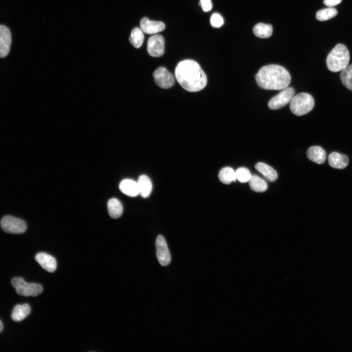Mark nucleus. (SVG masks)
I'll return each instance as SVG.
<instances>
[{"label": "nucleus", "instance_id": "15", "mask_svg": "<svg viewBox=\"0 0 352 352\" xmlns=\"http://www.w3.org/2000/svg\"><path fill=\"white\" fill-rule=\"evenodd\" d=\"M308 158L311 161L321 164L326 159V153L321 147L313 146L309 147L307 151Z\"/></svg>", "mask_w": 352, "mask_h": 352}, {"label": "nucleus", "instance_id": "20", "mask_svg": "<svg viewBox=\"0 0 352 352\" xmlns=\"http://www.w3.org/2000/svg\"><path fill=\"white\" fill-rule=\"evenodd\" d=\"M108 211L110 217L113 219L119 218L123 212V206L121 202L116 198L109 200L107 203Z\"/></svg>", "mask_w": 352, "mask_h": 352}, {"label": "nucleus", "instance_id": "30", "mask_svg": "<svg viewBox=\"0 0 352 352\" xmlns=\"http://www.w3.org/2000/svg\"><path fill=\"white\" fill-rule=\"evenodd\" d=\"M342 0H324V4L330 7H333L341 3Z\"/></svg>", "mask_w": 352, "mask_h": 352}, {"label": "nucleus", "instance_id": "24", "mask_svg": "<svg viewBox=\"0 0 352 352\" xmlns=\"http://www.w3.org/2000/svg\"><path fill=\"white\" fill-rule=\"evenodd\" d=\"M340 77L342 84L352 91V65H348L341 70Z\"/></svg>", "mask_w": 352, "mask_h": 352}, {"label": "nucleus", "instance_id": "11", "mask_svg": "<svg viewBox=\"0 0 352 352\" xmlns=\"http://www.w3.org/2000/svg\"><path fill=\"white\" fill-rule=\"evenodd\" d=\"M11 34L9 29L3 25H0V58L8 54L11 44Z\"/></svg>", "mask_w": 352, "mask_h": 352}, {"label": "nucleus", "instance_id": "7", "mask_svg": "<svg viewBox=\"0 0 352 352\" xmlns=\"http://www.w3.org/2000/svg\"><path fill=\"white\" fill-rule=\"evenodd\" d=\"M295 94L292 87H287L273 97L268 102V106L271 110L281 108L290 102Z\"/></svg>", "mask_w": 352, "mask_h": 352}, {"label": "nucleus", "instance_id": "3", "mask_svg": "<svg viewBox=\"0 0 352 352\" xmlns=\"http://www.w3.org/2000/svg\"><path fill=\"white\" fill-rule=\"evenodd\" d=\"M350 59V53L346 46L338 44L328 54L326 65L332 72L340 71L348 65Z\"/></svg>", "mask_w": 352, "mask_h": 352}, {"label": "nucleus", "instance_id": "13", "mask_svg": "<svg viewBox=\"0 0 352 352\" xmlns=\"http://www.w3.org/2000/svg\"><path fill=\"white\" fill-rule=\"evenodd\" d=\"M35 260L44 269L48 272H53L56 269V259L47 253L44 252L37 253L35 256Z\"/></svg>", "mask_w": 352, "mask_h": 352}, {"label": "nucleus", "instance_id": "12", "mask_svg": "<svg viewBox=\"0 0 352 352\" xmlns=\"http://www.w3.org/2000/svg\"><path fill=\"white\" fill-rule=\"evenodd\" d=\"M140 29L147 34L156 33L164 30L165 24L160 21H150L146 17L143 18L140 21Z\"/></svg>", "mask_w": 352, "mask_h": 352}, {"label": "nucleus", "instance_id": "23", "mask_svg": "<svg viewBox=\"0 0 352 352\" xmlns=\"http://www.w3.org/2000/svg\"><path fill=\"white\" fill-rule=\"evenodd\" d=\"M220 181L224 184H228L237 179L235 172L230 167H224L220 170L219 174Z\"/></svg>", "mask_w": 352, "mask_h": 352}, {"label": "nucleus", "instance_id": "5", "mask_svg": "<svg viewBox=\"0 0 352 352\" xmlns=\"http://www.w3.org/2000/svg\"><path fill=\"white\" fill-rule=\"evenodd\" d=\"M11 284L19 295L24 296H37L42 292L43 289L41 285L26 283L22 277L13 278Z\"/></svg>", "mask_w": 352, "mask_h": 352}, {"label": "nucleus", "instance_id": "22", "mask_svg": "<svg viewBox=\"0 0 352 352\" xmlns=\"http://www.w3.org/2000/svg\"><path fill=\"white\" fill-rule=\"evenodd\" d=\"M251 189L256 192H263L267 190L266 182L257 175H252L249 180Z\"/></svg>", "mask_w": 352, "mask_h": 352}, {"label": "nucleus", "instance_id": "31", "mask_svg": "<svg viewBox=\"0 0 352 352\" xmlns=\"http://www.w3.org/2000/svg\"><path fill=\"white\" fill-rule=\"evenodd\" d=\"M3 330V325L1 322V321L0 320V332L2 330Z\"/></svg>", "mask_w": 352, "mask_h": 352}, {"label": "nucleus", "instance_id": "10", "mask_svg": "<svg viewBox=\"0 0 352 352\" xmlns=\"http://www.w3.org/2000/svg\"><path fill=\"white\" fill-rule=\"evenodd\" d=\"M156 255L161 265L166 266L171 260L170 251L164 238L161 235L157 236L156 239Z\"/></svg>", "mask_w": 352, "mask_h": 352}, {"label": "nucleus", "instance_id": "28", "mask_svg": "<svg viewBox=\"0 0 352 352\" xmlns=\"http://www.w3.org/2000/svg\"><path fill=\"white\" fill-rule=\"evenodd\" d=\"M210 22L213 27H220L224 23L222 17L218 13H213L210 18Z\"/></svg>", "mask_w": 352, "mask_h": 352}, {"label": "nucleus", "instance_id": "27", "mask_svg": "<svg viewBox=\"0 0 352 352\" xmlns=\"http://www.w3.org/2000/svg\"><path fill=\"white\" fill-rule=\"evenodd\" d=\"M235 174L237 179L242 183L248 182L252 176L249 170L243 167L238 168Z\"/></svg>", "mask_w": 352, "mask_h": 352}, {"label": "nucleus", "instance_id": "17", "mask_svg": "<svg viewBox=\"0 0 352 352\" xmlns=\"http://www.w3.org/2000/svg\"><path fill=\"white\" fill-rule=\"evenodd\" d=\"M139 194L143 198H147L152 190V183L150 178L146 175H141L137 180Z\"/></svg>", "mask_w": 352, "mask_h": 352}, {"label": "nucleus", "instance_id": "25", "mask_svg": "<svg viewBox=\"0 0 352 352\" xmlns=\"http://www.w3.org/2000/svg\"><path fill=\"white\" fill-rule=\"evenodd\" d=\"M144 40V35L142 30L138 28H133L129 38L130 43L135 48H139L142 45Z\"/></svg>", "mask_w": 352, "mask_h": 352}, {"label": "nucleus", "instance_id": "6", "mask_svg": "<svg viewBox=\"0 0 352 352\" xmlns=\"http://www.w3.org/2000/svg\"><path fill=\"white\" fill-rule=\"evenodd\" d=\"M0 226L4 232L12 234L23 233L27 228L24 220L10 216H5L2 218Z\"/></svg>", "mask_w": 352, "mask_h": 352}, {"label": "nucleus", "instance_id": "19", "mask_svg": "<svg viewBox=\"0 0 352 352\" xmlns=\"http://www.w3.org/2000/svg\"><path fill=\"white\" fill-rule=\"evenodd\" d=\"M256 169L270 182L275 181L278 177L277 172L271 166L263 162H258L255 165Z\"/></svg>", "mask_w": 352, "mask_h": 352}, {"label": "nucleus", "instance_id": "26", "mask_svg": "<svg viewBox=\"0 0 352 352\" xmlns=\"http://www.w3.org/2000/svg\"><path fill=\"white\" fill-rule=\"evenodd\" d=\"M337 13L335 8L329 7L318 11L316 14V18L320 21H325L333 18Z\"/></svg>", "mask_w": 352, "mask_h": 352}, {"label": "nucleus", "instance_id": "14", "mask_svg": "<svg viewBox=\"0 0 352 352\" xmlns=\"http://www.w3.org/2000/svg\"><path fill=\"white\" fill-rule=\"evenodd\" d=\"M349 162V158L346 155L337 152H332L328 156V162L334 168L344 169L347 166Z\"/></svg>", "mask_w": 352, "mask_h": 352}, {"label": "nucleus", "instance_id": "29", "mask_svg": "<svg viewBox=\"0 0 352 352\" xmlns=\"http://www.w3.org/2000/svg\"><path fill=\"white\" fill-rule=\"evenodd\" d=\"M199 4L205 12L210 11L212 8L211 0H200Z\"/></svg>", "mask_w": 352, "mask_h": 352}, {"label": "nucleus", "instance_id": "16", "mask_svg": "<svg viewBox=\"0 0 352 352\" xmlns=\"http://www.w3.org/2000/svg\"><path fill=\"white\" fill-rule=\"evenodd\" d=\"M119 188L123 193L130 197H135L139 194L137 182L131 179H125L122 180L119 184Z\"/></svg>", "mask_w": 352, "mask_h": 352}, {"label": "nucleus", "instance_id": "2", "mask_svg": "<svg viewBox=\"0 0 352 352\" xmlns=\"http://www.w3.org/2000/svg\"><path fill=\"white\" fill-rule=\"evenodd\" d=\"M255 78L259 86L267 90H282L289 86L291 81L288 71L277 65L263 66Z\"/></svg>", "mask_w": 352, "mask_h": 352}, {"label": "nucleus", "instance_id": "18", "mask_svg": "<svg viewBox=\"0 0 352 352\" xmlns=\"http://www.w3.org/2000/svg\"><path fill=\"white\" fill-rule=\"evenodd\" d=\"M30 312L31 308L28 304L17 305L13 308L11 318L15 321H21L25 318Z\"/></svg>", "mask_w": 352, "mask_h": 352}, {"label": "nucleus", "instance_id": "1", "mask_svg": "<svg viewBox=\"0 0 352 352\" xmlns=\"http://www.w3.org/2000/svg\"><path fill=\"white\" fill-rule=\"evenodd\" d=\"M175 76L180 85L190 92H197L206 86V75L198 64L192 60L180 62L175 69Z\"/></svg>", "mask_w": 352, "mask_h": 352}, {"label": "nucleus", "instance_id": "4", "mask_svg": "<svg viewBox=\"0 0 352 352\" xmlns=\"http://www.w3.org/2000/svg\"><path fill=\"white\" fill-rule=\"evenodd\" d=\"M313 97L307 93H300L294 95L290 102L291 112L297 116H302L310 112L314 106Z\"/></svg>", "mask_w": 352, "mask_h": 352}, {"label": "nucleus", "instance_id": "21", "mask_svg": "<svg viewBox=\"0 0 352 352\" xmlns=\"http://www.w3.org/2000/svg\"><path fill=\"white\" fill-rule=\"evenodd\" d=\"M253 31L255 35L259 38H268L272 34L273 28L270 24L258 23L254 26Z\"/></svg>", "mask_w": 352, "mask_h": 352}, {"label": "nucleus", "instance_id": "9", "mask_svg": "<svg viewBox=\"0 0 352 352\" xmlns=\"http://www.w3.org/2000/svg\"><path fill=\"white\" fill-rule=\"evenodd\" d=\"M165 41L160 35L151 36L148 40L147 49L149 54L154 57L162 56L164 53Z\"/></svg>", "mask_w": 352, "mask_h": 352}, {"label": "nucleus", "instance_id": "8", "mask_svg": "<svg viewBox=\"0 0 352 352\" xmlns=\"http://www.w3.org/2000/svg\"><path fill=\"white\" fill-rule=\"evenodd\" d=\"M154 82L159 87L167 89L175 84V78L165 67H159L153 73Z\"/></svg>", "mask_w": 352, "mask_h": 352}]
</instances>
